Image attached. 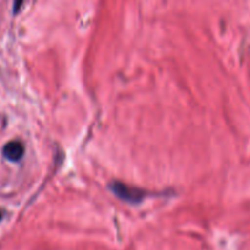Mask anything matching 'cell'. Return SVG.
Here are the masks:
<instances>
[{"mask_svg": "<svg viewBox=\"0 0 250 250\" xmlns=\"http://www.w3.org/2000/svg\"><path fill=\"white\" fill-rule=\"evenodd\" d=\"M24 148L22 143L17 141H11L2 148V155L10 161H19L23 156Z\"/></svg>", "mask_w": 250, "mask_h": 250, "instance_id": "7a4b0ae2", "label": "cell"}, {"mask_svg": "<svg viewBox=\"0 0 250 250\" xmlns=\"http://www.w3.org/2000/svg\"><path fill=\"white\" fill-rule=\"evenodd\" d=\"M1 219H2V211L0 210V220H1Z\"/></svg>", "mask_w": 250, "mask_h": 250, "instance_id": "3957f363", "label": "cell"}, {"mask_svg": "<svg viewBox=\"0 0 250 250\" xmlns=\"http://www.w3.org/2000/svg\"><path fill=\"white\" fill-rule=\"evenodd\" d=\"M109 188L117 198L127 203H131V204L141 203L144 198V190H142L141 188L131 187V186L119 182V181H114L110 183Z\"/></svg>", "mask_w": 250, "mask_h": 250, "instance_id": "6da1fadb", "label": "cell"}]
</instances>
